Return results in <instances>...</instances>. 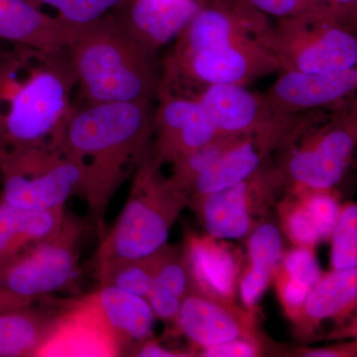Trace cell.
Here are the masks:
<instances>
[{
  "label": "cell",
  "instance_id": "17",
  "mask_svg": "<svg viewBox=\"0 0 357 357\" xmlns=\"http://www.w3.org/2000/svg\"><path fill=\"white\" fill-rule=\"evenodd\" d=\"M203 3L199 0H129L114 15L134 38L157 53L182 34Z\"/></svg>",
  "mask_w": 357,
  "mask_h": 357
},
{
  "label": "cell",
  "instance_id": "13",
  "mask_svg": "<svg viewBox=\"0 0 357 357\" xmlns=\"http://www.w3.org/2000/svg\"><path fill=\"white\" fill-rule=\"evenodd\" d=\"M298 115V114H297ZM297 115L279 119L241 136L188 190L190 201L239 184L265 165L268 155L280 149Z\"/></svg>",
  "mask_w": 357,
  "mask_h": 357
},
{
  "label": "cell",
  "instance_id": "30",
  "mask_svg": "<svg viewBox=\"0 0 357 357\" xmlns=\"http://www.w3.org/2000/svg\"><path fill=\"white\" fill-rule=\"evenodd\" d=\"M283 211V222L291 241L297 246L312 248L323 241L318 227L299 196Z\"/></svg>",
  "mask_w": 357,
  "mask_h": 357
},
{
  "label": "cell",
  "instance_id": "6",
  "mask_svg": "<svg viewBox=\"0 0 357 357\" xmlns=\"http://www.w3.org/2000/svg\"><path fill=\"white\" fill-rule=\"evenodd\" d=\"M356 28L324 11L280 18L258 42L280 70L337 72L356 68Z\"/></svg>",
  "mask_w": 357,
  "mask_h": 357
},
{
  "label": "cell",
  "instance_id": "19",
  "mask_svg": "<svg viewBox=\"0 0 357 357\" xmlns=\"http://www.w3.org/2000/svg\"><path fill=\"white\" fill-rule=\"evenodd\" d=\"M86 302L114 338L121 351L128 344L137 345L153 337L156 317L144 298L100 285Z\"/></svg>",
  "mask_w": 357,
  "mask_h": 357
},
{
  "label": "cell",
  "instance_id": "34",
  "mask_svg": "<svg viewBox=\"0 0 357 357\" xmlns=\"http://www.w3.org/2000/svg\"><path fill=\"white\" fill-rule=\"evenodd\" d=\"M277 288L284 309L293 321L299 318L303 306L312 288L305 284L289 278L287 275L282 271L280 266L276 270Z\"/></svg>",
  "mask_w": 357,
  "mask_h": 357
},
{
  "label": "cell",
  "instance_id": "8",
  "mask_svg": "<svg viewBox=\"0 0 357 357\" xmlns=\"http://www.w3.org/2000/svg\"><path fill=\"white\" fill-rule=\"evenodd\" d=\"M278 70V63L257 39H237L182 57L168 56L159 91L195 98L208 84H246Z\"/></svg>",
  "mask_w": 357,
  "mask_h": 357
},
{
  "label": "cell",
  "instance_id": "41",
  "mask_svg": "<svg viewBox=\"0 0 357 357\" xmlns=\"http://www.w3.org/2000/svg\"><path fill=\"white\" fill-rule=\"evenodd\" d=\"M2 48H3V47L0 46V49H2Z\"/></svg>",
  "mask_w": 357,
  "mask_h": 357
},
{
  "label": "cell",
  "instance_id": "29",
  "mask_svg": "<svg viewBox=\"0 0 357 357\" xmlns=\"http://www.w3.org/2000/svg\"><path fill=\"white\" fill-rule=\"evenodd\" d=\"M333 270L357 267V206L349 204L340 210L332 234Z\"/></svg>",
  "mask_w": 357,
  "mask_h": 357
},
{
  "label": "cell",
  "instance_id": "10",
  "mask_svg": "<svg viewBox=\"0 0 357 357\" xmlns=\"http://www.w3.org/2000/svg\"><path fill=\"white\" fill-rule=\"evenodd\" d=\"M285 185L280 169L263 166L239 184L192 199L208 236L237 239L255 229V217Z\"/></svg>",
  "mask_w": 357,
  "mask_h": 357
},
{
  "label": "cell",
  "instance_id": "3",
  "mask_svg": "<svg viewBox=\"0 0 357 357\" xmlns=\"http://www.w3.org/2000/svg\"><path fill=\"white\" fill-rule=\"evenodd\" d=\"M68 52L77 102H153L158 96L156 53L134 38L114 14L84 28Z\"/></svg>",
  "mask_w": 357,
  "mask_h": 357
},
{
  "label": "cell",
  "instance_id": "26",
  "mask_svg": "<svg viewBox=\"0 0 357 357\" xmlns=\"http://www.w3.org/2000/svg\"><path fill=\"white\" fill-rule=\"evenodd\" d=\"M35 6H46L57 13L65 24L82 30L121 11L129 0H30Z\"/></svg>",
  "mask_w": 357,
  "mask_h": 357
},
{
  "label": "cell",
  "instance_id": "22",
  "mask_svg": "<svg viewBox=\"0 0 357 357\" xmlns=\"http://www.w3.org/2000/svg\"><path fill=\"white\" fill-rule=\"evenodd\" d=\"M66 213V206L29 211L13 208L0 201V268L28 246L57 231Z\"/></svg>",
  "mask_w": 357,
  "mask_h": 357
},
{
  "label": "cell",
  "instance_id": "35",
  "mask_svg": "<svg viewBox=\"0 0 357 357\" xmlns=\"http://www.w3.org/2000/svg\"><path fill=\"white\" fill-rule=\"evenodd\" d=\"M261 354L258 340H234L202 349L201 356L206 357H255Z\"/></svg>",
  "mask_w": 357,
  "mask_h": 357
},
{
  "label": "cell",
  "instance_id": "39",
  "mask_svg": "<svg viewBox=\"0 0 357 357\" xmlns=\"http://www.w3.org/2000/svg\"><path fill=\"white\" fill-rule=\"evenodd\" d=\"M32 302H34V301L18 297V296L0 288V312L23 307Z\"/></svg>",
  "mask_w": 357,
  "mask_h": 357
},
{
  "label": "cell",
  "instance_id": "7",
  "mask_svg": "<svg viewBox=\"0 0 357 357\" xmlns=\"http://www.w3.org/2000/svg\"><path fill=\"white\" fill-rule=\"evenodd\" d=\"M0 171V201L13 208L55 210L73 197L84 198L83 165L50 144L7 149Z\"/></svg>",
  "mask_w": 357,
  "mask_h": 357
},
{
  "label": "cell",
  "instance_id": "4",
  "mask_svg": "<svg viewBox=\"0 0 357 357\" xmlns=\"http://www.w3.org/2000/svg\"><path fill=\"white\" fill-rule=\"evenodd\" d=\"M149 152L136 167L128 201L96 249L95 267L152 255L168 241L171 229L190 204L188 192L161 172Z\"/></svg>",
  "mask_w": 357,
  "mask_h": 357
},
{
  "label": "cell",
  "instance_id": "27",
  "mask_svg": "<svg viewBox=\"0 0 357 357\" xmlns=\"http://www.w3.org/2000/svg\"><path fill=\"white\" fill-rule=\"evenodd\" d=\"M248 270L272 279L283 259L280 230L271 222L261 223L251 231L248 243Z\"/></svg>",
  "mask_w": 357,
  "mask_h": 357
},
{
  "label": "cell",
  "instance_id": "14",
  "mask_svg": "<svg viewBox=\"0 0 357 357\" xmlns=\"http://www.w3.org/2000/svg\"><path fill=\"white\" fill-rule=\"evenodd\" d=\"M269 27L264 14L245 0H211L204 2L168 56L182 57L237 39L258 40Z\"/></svg>",
  "mask_w": 357,
  "mask_h": 357
},
{
  "label": "cell",
  "instance_id": "20",
  "mask_svg": "<svg viewBox=\"0 0 357 357\" xmlns=\"http://www.w3.org/2000/svg\"><path fill=\"white\" fill-rule=\"evenodd\" d=\"M82 30L42 13L30 0H0V40L41 49H66Z\"/></svg>",
  "mask_w": 357,
  "mask_h": 357
},
{
  "label": "cell",
  "instance_id": "5",
  "mask_svg": "<svg viewBox=\"0 0 357 357\" xmlns=\"http://www.w3.org/2000/svg\"><path fill=\"white\" fill-rule=\"evenodd\" d=\"M332 114H298L281 146L286 152L279 169L294 194L331 191L351 164L357 141L356 102Z\"/></svg>",
  "mask_w": 357,
  "mask_h": 357
},
{
  "label": "cell",
  "instance_id": "40",
  "mask_svg": "<svg viewBox=\"0 0 357 357\" xmlns=\"http://www.w3.org/2000/svg\"><path fill=\"white\" fill-rule=\"evenodd\" d=\"M7 149L6 145L0 140V163H1L2 159H3L4 155H6Z\"/></svg>",
  "mask_w": 357,
  "mask_h": 357
},
{
  "label": "cell",
  "instance_id": "2",
  "mask_svg": "<svg viewBox=\"0 0 357 357\" xmlns=\"http://www.w3.org/2000/svg\"><path fill=\"white\" fill-rule=\"evenodd\" d=\"M76 88L68 48L0 49V140L8 149L50 144Z\"/></svg>",
  "mask_w": 357,
  "mask_h": 357
},
{
  "label": "cell",
  "instance_id": "1",
  "mask_svg": "<svg viewBox=\"0 0 357 357\" xmlns=\"http://www.w3.org/2000/svg\"><path fill=\"white\" fill-rule=\"evenodd\" d=\"M153 102H74L51 146L83 165L84 199L100 237L110 202L149 152Z\"/></svg>",
  "mask_w": 357,
  "mask_h": 357
},
{
  "label": "cell",
  "instance_id": "16",
  "mask_svg": "<svg viewBox=\"0 0 357 357\" xmlns=\"http://www.w3.org/2000/svg\"><path fill=\"white\" fill-rule=\"evenodd\" d=\"M195 98L220 136L246 135L283 119L272 116L264 95L249 91L245 84H208Z\"/></svg>",
  "mask_w": 357,
  "mask_h": 357
},
{
  "label": "cell",
  "instance_id": "12",
  "mask_svg": "<svg viewBox=\"0 0 357 357\" xmlns=\"http://www.w3.org/2000/svg\"><path fill=\"white\" fill-rule=\"evenodd\" d=\"M157 98L150 155L160 166L172 165L220 136L192 96L159 91Z\"/></svg>",
  "mask_w": 357,
  "mask_h": 357
},
{
  "label": "cell",
  "instance_id": "9",
  "mask_svg": "<svg viewBox=\"0 0 357 357\" xmlns=\"http://www.w3.org/2000/svg\"><path fill=\"white\" fill-rule=\"evenodd\" d=\"M84 231V220L66 213L57 231L0 268V288L31 301L67 288L77 276Z\"/></svg>",
  "mask_w": 357,
  "mask_h": 357
},
{
  "label": "cell",
  "instance_id": "37",
  "mask_svg": "<svg viewBox=\"0 0 357 357\" xmlns=\"http://www.w3.org/2000/svg\"><path fill=\"white\" fill-rule=\"evenodd\" d=\"M131 356L138 357H178L185 356L181 351L167 349L165 347L160 345L158 342L150 338L141 344L135 345L132 351H130Z\"/></svg>",
  "mask_w": 357,
  "mask_h": 357
},
{
  "label": "cell",
  "instance_id": "32",
  "mask_svg": "<svg viewBox=\"0 0 357 357\" xmlns=\"http://www.w3.org/2000/svg\"><path fill=\"white\" fill-rule=\"evenodd\" d=\"M280 268L289 278L311 288L323 276L312 248L304 246H297V248L289 251L287 255L283 256Z\"/></svg>",
  "mask_w": 357,
  "mask_h": 357
},
{
  "label": "cell",
  "instance_id": "21",
  "mask_svg": "<svg viewBox=\"0 0 357 357\" xmlns=\"http://www.w3.org/2000/svg\"><path fill=\"white\" fill-rule=\"evenodd\" d=\"M63 307H36L34 302L0 312V357L34 356L57 330Z\"/></svg>",
  "mask_w": 357,
  "mask_h": 357
},
{
  "label": "cell",
  "instance_id": "18",
  "mask_svg": "<svg viewBox=\"0 0 357 357\" xmlns=\"http://www.w3.org/2000/svg\"><path fill=\"white\" fill-rule=\"evenodd\" d=\"M220 241L211 236H189L183 253L195 292L234 303L241 259L234 248Z\"/></svg>",
  "mask_w": 357,
  "mask_h": 357
},
{
  "label": "cell",
  "instance_id": "23",
  "mask_svg": "<svg viewBox=\"0 0 357 357\" xmlns=\"http://www.w3.org/2000/svg\"><path fill=\"white\" fill-rule=\"evenodd\" d=\"M357 267L333 270L312 288L297 323L316 325L326 319L351 314L356 306Z\"/></svg>",
  "mask_w": 357,
  "mask_h": 357
},
{
  "label": "cell",
  "instance_id": "38",
  "mask_svg": "<svg viewBox=\"0 0 357 357\" xmlns=\"http://www.w3.org/2000/svg\"><path fill=\"white\" fill-rule=\"evenodd\" d=\"M354 347L356 345H349V347H326V349H305L301 352V356L306 357H338V356H347L351 354H354Z\"/></svg>",
  "mask_w": 357,
  "mask_h": 357
},
{
  "label": "cell",
  "instance_id": "15",
  "mask_svg": "<svg viewBox=\"0 0 357 357\" xmlns=\"http://www.w3.org/2000/svg\"><path fill=\"white\" fill-rule=\"evenodd\" d=\"M176 323L185 337L202 349L234 340L259 342L250 312L195 291L183 301Z\"/></svg>",
  "mask_w": 357,
  "mask_h": 357
},
{
  "label": "cell",
  "instance_id": "31",
  "mask_svg": "<svg viewBox=\"0 0 357 357\" xmlns=\"http://www.w3.org/2000/svg\"><path fill=\"white\" fill-rule=\"evenodd\" d=\"M299 196L318 227L321 239L332 236L342 208L330 191H314L294 194Z\"/></svg>",
  "mask_w": 357,
  "mask_h": 357
},
{
  "label": "cell",
  "instance_id": "11",
  "mask_svg": "<svg viewBox=\"0 0 357 357\" xmlns=\"http://www.w3.org/2000/svg\"><path fill=\"white\" fill-rule=\"evenodd\" d=\"M264 95L270 114L285 119L311 110H340L356 102L357 69L328 73L280 70Z\"/></svg>",
  "mask_w": 357,
  "mask_h": 357
},
{
  "label": "cell",
  "instance_id": "33",
  "mask_svg": "<svg viewBox=\"0 0 357 357\" xmlns=\"http://www.w3.org/2000/svg\"><path fill=\"white\" fill-rule=\"evenodd\" d=\"M253 8L264 14L278 18L294 17L302 14L324 11L318 0H245ZM332 14V13H331Z\"/></svg>",
  "mask_w": 357,
  "mask_h": 357
},
{
  "label": "cell",
  "instance_id": "28",
  "mask_svg": "<svg viewBox=\"0 0 357 357\" xmlns=\"http://www.w3.org/2000/svg\"><path fill=\"white\" fill-rule=\"evenodd\" d=\"M239 137L241 136H218L208 144L185 155L172 164L171 180L188 192L192 182L210 168Z\"/></svg>",
  "mask_w": 357,
  "mask_h": 357
},
{
  "label": "cell",
  "instance_id": "24",
  "mask_svg": "<svg viewBox=\"0 0 357 357\" xmlns=\"http://www.w3.org/2000/svg\"><path fill=\"white\" fill-rule=\"evenodd\" d=\"M192 292L194 288L183 248L173 245L157 271L147 302L156 318L176 321L183 301Z\"/></svg>",
  "mask_w": 357,
  "mask_h": 357
},
{
  "label": "cell",
  "instance_id": "36",
  "mask_svg": "<svg viewBox=\"0 0 357 357\" xmlns=\"http://www.w3.org/2000/svg\"><path fill=\"white\" fill-rule=\"evenodd\" d=\"M328 13L356 28L357 0H318Z\"/></svg>",
  "mask_w": 357,
  "mask_h": 357
},
{
  "label": "cell",
  "instance_id": "25",
  "mask_svg": "<svg viewBox=\"0 0 357 357\" xmlns=\"http://www.w3.org/2000/svg\"><path fill=\"white\" fill-rule=\"evenodd\" d=\"M173 245L168 243L152 255L140 258L116 260L95 267L100 285L121 289L147 299L159 267Z\"/></svg>",
  "mask_w": 357,
  "mask_h": 357
}]
</instances>
